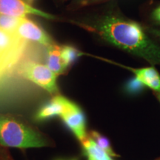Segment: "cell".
<instances>
[{
	"mask_svg": "<svg viewBox=\"0 0 160 160\" xmlns=\"http://www.w3.org/2000/svg\"><path fill=\"white\" fill-rule=\"evenodd\" d=\"M153 18L157 22H160V6L154 10L153 13Z\"/></svg>",
	"mask_w": 160,
	"mask_h": 160,
	"instance_id": "obj_17",
	"label": "cell"
},
{
	"mask_svg": "<svg viewBox=\"0 0 160 160\" xmlns=\"http://www.w3.org/2000/svg\"><path fill=\"white\" fill-rule=\"evenodd\" d=\"M151 32L160 39V29H151Z\"/></svg>",
	"mask_w": 160,
	"mask_h": 160,
	"instance_id": "obj_18",
	"label": "cell"
},
{
	"mask_svg": "<svg viewBox=\"0 0 160 160\" xmlns=\"http://www.w3.org/2000/svg\"><path fill=\"white\" fill-rule=\"evenodd\" d=\"M57 160H78L77 159H75V158H73V159H57Z\"/></svg>",
	"mask_w": 160,
	"mask_h": 160,
	"instance_id": "obj_21",
	"label": "cell"
},
{
	"mask_svg": "<svg viewBox=\"0 0 160 160\" xmlns=\"http://www.w3.org/2000/svg\"><path fill=\"white\" fill-rule=\"evenodd\" d=\"M129 69L134 73L136 79L144 86L157 92H160V75L154 68Z\"/></svg>",
	"mask_w": 160,
	"mask_h": 160,
	"instance_id": "obj_9",
	"label": "cell"
},
{
	"mask_svg": "<svg viewBox=\"0 0 160 160\" xmlns=\"http://www.w3.org/2000/svg\"><path fill=\"white\" fill-rule=\"evenodd\" d=\"M0 145L5 147L29 148L48 146L49 142L43 134L21 119L0 113Z\"/></svg>",
	"mask_w": 160,
	"mask_h": 160,
	"instance_id": "obj_2",
	"label": "cell"
},
{
	"mask_svg": "<svg viewBox=\"0 0 160 160\" xmlns=\"http://www.w3.org/2000/svg\"><path fill=\"white\" fill-rule=\"evenodd\" d=\"M61 54L62 58L64 65L65 68H68L79 57H81L82 53L77 48L72 47V46L66 45L62 46L61 49Z\"/></svg>",
	"mask_w": 160,
	"mask_h": 160,
	"instance_id": "obj_13",
	"label": "cell"
},
{
	"mask_svg": "<svg viewBox=\"0 0 160 160\" xmlns=\"http://www.w3.org/2000/svg\"><path fill=\"white\" fill-rule=\"evenodd\" d=\"M74 102L70 101L67 98L57 95L51 101L45 104L37 111L35 118L37 121H45L57 116L61 117L68 110Z\"/></svg>",
	"mask_w": 160,
	"mask_h": 160,
	"instance_id": "obj_8",
	"label": "cell"
},
{
	"mask_svg": "<svg viewBox=\"0 0 160 160\" xmlns=\"http://www.w3.org/2000/svg\"><path fill=\"white\" fill-rule=\"evenodd\" d=\"M0 13L19 18H25L26 15L32 14L48 19H55L53 15L32 7L23 0H0Z\"/></svg>",
	"mask_w": 160,
	"mask_h": 160,
	"instance_id": "obj_5",
	"label": "cell"
},
{
	"mask_svg": "<svg viewBox=\"0 0 160 160\" xmlns=\"http://www.w3.org/2000/svg\"><path fill=\"white\" fill-rule=\"evenodd\" d=\"M23 1H24V2H25L26 3L29 4V5H31L32 2H33V0H23Z\"/></svg>",
	"mask_w": 160,
	"mask_h": 160,
	"instance_id": "obj_20",
	"label": "cell"
},
{
	"mask_svg": "<svg viewBox=\"0 0 160 160\" xmlns=\"http://www.w3.org/2000/svg\"><path fill=\"white\" fill-rule=\"evenodd\" d=\"M60 117L80 142L87 137L85 114L75 103Z\"/></svg>",
	"mask_w": 160,
	"mask_h": 160,
	"instance_id": "obj_7",
	"label": "cell"
},
{
	"mask_svg": "<svg viewBox=\"0 0 160 160\" xmlns=\"http://www.w3.org/2000/svg\"><path fill=\"white\" fill-rule=\"evenodd\" d=\"M22 19V18L13 17L0 13V29L12 33H17Z\"/></svg>",
	"mask_w": 160,
	"mask_h": 160,
	"instance_id": "obj_12",
	"label": "cell"
},
{
	"mask_svg": "<svg viewBox=\"0 0 160 160\" xmlns=\"http://www.w3.org/2000/svg\"><path fill=\"white\" fill-rule=\"evenodd\" d=\"M142 86H144L142 84L140 83L135 78L134 79L131 80V81L128 84L127 90L128 91V92H130V93H135V92H137L138 90L141 89L142 88Z\"/></svg>",
	"mask_w": 160,
	"mask_h": 160,
	"instance_id": "obj_15",
	"label": "cell"
},
{
	"mask_svg": "<svg viewBox=\"0 0 160 160\" xmlns=\"http://www.w3.org/2000/svg\"><path fill=\"white\" fill-rule=\"evenodd\" d=\"M90 137L94 140L96 143H97L102 149H103L105 152H107L111 157H119V155H117V153L113 151V149H112L109 140L105 137L102 135L101 133H99V132L96 131H91V133H90Z\"/></svg>",
	"mask_w": 160,
	"mask_h": 160,
	"instance_id": "obj_14",
	"label": "cell"
},
{
	"mask_svg": "<svg viewBox=\"0 0 160 160\" xmlns=\"http://www.w3.org/2000/svg\"><path fill=\"white\" fill-rule=\"evenodd\" d=\"M6 73H8L7 71H5V70H4L2 68L0 67V80L2 79L3 77L6 74Z\"/></svg>",
	"mask_w": 160,
	"mask_h": 160,
	"instance_id": "obj_19",
	"label": "cell"
},
{
	"mask_svg": "<svg viewBox=\"0 0 160 160\" xmlns=\"http://www.w3.org/2000/svg\"><path fill=\"white\" fill-rule=\"evenodd\" d=\"M83 153L88 160H113L107 152L102 149L92 138L88 137L81 141Z\"/></svg>",
	"mask_w": 160,
	"mask_h": 160,
	"instance_id": "obj_10",
	"label": "cell"
},
{
	"mask_svg": "<svg viewBox=\"0 0 160 160\" xmlns=\"http://www.w3.org/2000/svg\"><path fill=\"white\" fill-rule=\"evenodd\" d=\"M96 31L105 41L117 48L140 57L150 63L160 64V46L146 34L135 22L115 16H106L99 20Z\"/></svg>",
	"mask_w": 160,
	"mask_h": 160,
	"instance_id": "obj_1",
	"label": "cell"
},
{
	"mask_svg": "<svg viewBox=\"0 0 160 160\" xmlns=\"http://www.w3.org/2000/svg\"><path fill=\"white\" fill-rule=\"evenodd\" d=\"M19 73L25 79L37 84L50 93H57V75L47 65L30 61L24 63L19 69Z\"/></svg>",
	"mask_w": 160,
	"mask_h": 160,
	"instance_id": "obj_4",
	"label": "cell"
},
{
	"mask_svg": "<svg viewBox=\"0 0 160 160\" xmlns=\"http://www.w3.org/2000/svg\"><path fill=\"white\" fill-rule=\"evenodd\" d=\"M61 49L62 47L54 44L51 47L48 48L47 51V66L57 76L62 74L67 71L62 58Z\"/></svg>",
	"mask_w": 160,
	"mask_h": 160,
	"instance_id": "obj_11",
	"label": "cell"
},
{
	"mask_svg": "<svg viewBox=\"0 0 160 160\" xmlns=\"http://www.w3.org/2000/svg\"><path fill=\"white\" fill-rule=\"evenodd\" d=\"M0 160H13L5 146L0 145Z\"/></svg>",
	"mask_w": 160,
	"mask_h": 160,
	"instance_id": "obj_16",
	"label": "cell"
},
{
	"mask_svg": "<svg viewBox=\"0 0 160 160\" xmlns=\"http://www.w3.org/2000/svg\"><path fill=\"white\" fill-rule=\"evenodd\" d=\"M27 44L17 33L0 29V67L9 73L19 62Z\"/></svg>",
	"mask_w": 160,
	"mask_h": 160,
	"instance_id": "obj_3",
	"label": "cell"
},
{
	"mask_svg": "<svg viewBox=\"0 0 160 160\" xmlns=\"http://www.w3.org/2000/svg\"><path fill=\"white\" fill-rule=\"evenodd\" d=\"M159 101H160V92H159Z\"/></svg>",
	"mask_w": 160,
	"mask_h": 160,
	"instance_id": "obj_22",
	"label": "cell"
},
{
	"mask_svg": "<svg viewBox=\"0 0 160 160\" xmlns=\"http://www.w3.org/2000/svg\"><path fill=\"white\" fill-rule=\"evenodd\" d=\"M156 160H160V158H159V159H156Z\"/></svg>",
	"mask_w": 160,
	"mask_h": 160,
	"instance_id": "obj_23",
	"label": "cell"
},
{
	"mask_svg": "<svg viewBox=\"0 0 160 160\" xmlns=\"http://www.w3.org/2000/svg\"><path fill=\"white\" fill-rule=\"evenodd\" d=\"M17 34L25 41L34 42L47 48L54 45L50 36L40 26L25 17L22 18L20 22Z\"/></svg>",
	"mask_w": 160,
	"mask_h": 160,
	"instance_id": "obj_6",
	"label": "cell"
}]
</instances>
